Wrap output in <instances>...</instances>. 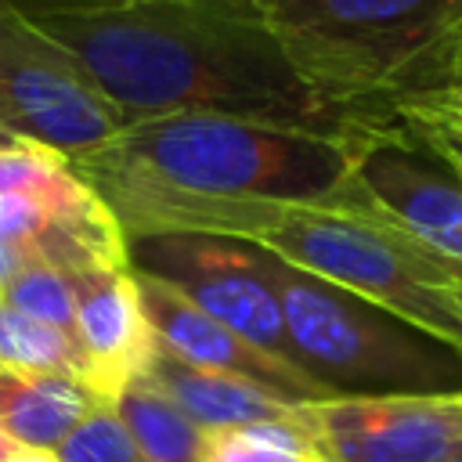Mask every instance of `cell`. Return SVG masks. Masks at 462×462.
<instances>
[{
  "label": "cell",
  "instance_id": "cell-1",
  "mask_svg": "<svg viewBox=\"0 0 462 462\" xmlns=\"http://www.w3.org/2000/svg\"><path fill=\"white\" fill-rule=\"evenodd\" d=\"M51 36L130 123L227 116L346 141L383 112L321 97L289 65L256 0H126L25 18Z\"/></svg>",
  "mask_w": 462,
  "mask_h": 462
},
{
  "label": "cell",
  "instance_id": "cell-2",
  "mask_svg": "<svg viewBox=\"0 0 462 462\" xmlns=\"http://www.w3.org/2000/svg\"><path fill=\"white\" fill-rule=\"evenodd\" d=\"M90 191H148L199 202H354L346 144L303 130L227 119L159 116L72 162Z\"/></svg>",
  "mask_w": 462,
  "mask_h": 462
},
{
  "label": "cell",
  "instance_id": "cell-3",
  "mask_svg": "<svg viewBox=\"0 0 462 462\" xmlns=\"http://www.w3.org/2000/svg\"><path fill=\"white\" fill-rule=\"evenodd\" d=\"M300 372L328 397H462V350L256 245Z\"/></svg>",
  "mask_w": 462,
  "mask_h": 462
},
{
  "label": "cell",
  "instance_id": "cell-4",
  "mask_svg": "<svg viewBox=\"0 0 462 462\" xmlns=\"http://www.w3.org/2000/svg\"><path fill=\"white\" fill-rule=\"evenodd\" d=\"M289 65L321 97L350 112L437 87V51L462 0H256Z\"/></svg>",
  "mask_w": 462,
  "mask_h": 462
},
{
  "label": "cell",
  "instance_id": "cell-5",
  "mask_svg": "<svg viewBox=\"0 0 462 462\" xmlns=\"http://www.w3.org/2000/svg\"><path fill=\"white\" fill-rule=\"evenodd\" d=\"M346 159L357 188L462 285V170L401 116H368L350 130Z\"/></svg>",
  "mask_w": 462,
  "mask_h": 462
},
{
  "label": "cell",
  "instance_id": "cell-6",
  "mask_svg": "<svg viewBox=\"0 0 462 462\" xmlns=\"http://www.w3.org/2000/svg\"><path fill=\"white\" fill-rule=\"evenodd\" d=\"M126 130L94 79L36 25L0 7V137L76 162Z\"/></svg>",
  "mask_w": 462,
  "mask_h": 462
},
{
  "label": "cell",
  "instance_id": "cell-7",
  "mask_svg": "<svg viewBox=\"0 0 462 462\" xmlns=\"http://www.w3.org/2000/svg\"><path fill=\"white\" fill-rule=\"evenodd\" d=\"M126 238V267L144 274L191 307L253 343L274 361L292 368L296 354L285 332V318L278 296L263 282L256 267V245L242 238L220 235H184V231H148V235H123ZM307 375V372H303Z\"/></svg>",
  "mask_w": 462,
  "mask_h": 462
},
{
  "label": "cell",
  "instance_id": "cell-8",
  "mask_svg": "<svg viewBox=\"0 0 462 462\" xmlns=\"http://www.w3.org/2000/svg\"><path fill=\"white\" fill-rule=\"evenodd\" d=\"M314 462H448L462 451V397H328L296 404Z\"/></svg>",
  "mask_w": 462,
  "mask_h": 462
},
{
  "label": "cell",
  "instance_id": "cell-9",
  "mask_svg": "<svg viewBox=\"0 0 462 462\" xmlns=\"http://www.w3.org/2000/svg\"><path fill=\"white\" fill-rule=\"evenodd\" d=\"M134 282H137L144 321H148V328L155 336V346L162 354H170V357H177L191 368H202V372H217V375L253 383V386L274 393L285 404L328 401V393L310 375H303L300 368H292L285 361L267 357L263 350H256L253 343H245L242 336H235L231 328H224L209 314H202L199 307H191L173 289H166V285H159L144 274H134Z\"/></svg>",
  "mask_w": 462,
  "mask_h": 462
},
{
  "label": "cell",
  "instance_id": "cell-10",
  "mask_svg": "<svg viewBox=\"0 0 462 462\" xmlns=\"http://www.w3.org/2000/svg\"><path fill=\"white\" fill-rule=\"evenodd\" d=\"M72 339L83 357V386L97 401L112 404L123 386L144 375L155 354V336L144 321L130 267L76 278Z\"/></svg>",
  "mask_w": 462,
  "mask_h": 462
},
{
  "label": "cell",
  "instance_id": "cell-11",
  "mask_svg": "<svg viewBox=\"0 0 462 462\" xmlns=\"http://www.w3.org/2000/svg\"><path fill=\"white\" fill-rule=\"evenodd\" d=\"M144 379L166 393L202 433H220V430H245V426H260V422H282L292 415L296 404L278 401L274 393L231 379V375H217V372H202L191 368L170 354H162L155 346Z\"/></svg>",
  "mask_w": 462,
  "mask_h": 462
},
{
  "label": "cell",
  "instance_id": "cell-12",
  "mask_svg": "<svg viewBox=\"0 0 462 462\" xmlns=\"http://www.w3.org/2000/svg\"><path fill=\"white\" fill-rule=\"evenodd\" d=\"M97 404L72 375H22L0 368V430L18 448L54 451Z\"/></svg>",
  "mask_w": 462,
  "mask_h": 462
},
{
  "label": "cell",
  "instance_id": "cell-13",
  "mask_svg": "<svg viewBox=\"0 0 462 462\" xmlns=\"http://www.w3.org/2000/svg\"><path fill=\"white\" fill-rule=\"evenodd\" d=\"M112 411L141 462H202L206 433L144 375L119 390Z\"/></svg>",
  "mask_w": 462,
  "mask_h": 462
},
{
  "label": "cell",
  "instance_id": "cell-14",
  "mask_svg": "<svg viewBox=\"0 0 462 462\" xmlns=\"http://www.w3.org/2000/svg\"><path fill=\"white\" fill-rule=\"evenodd\" d=\"M0 368L22 375H72L83 383V357L69 332L43 325L0 300Z\"/></svg>",
  "mask_w": 462,
  "mask_h": 462
},
{
  "label": "cell",
  "instance_id": "cell-15",
  "mask_svg": "<svg viewBox=\"0 0 462 462\" xmlns=\"http://www.w3.org/2000/svg\"><path fill=\"white\" fill-rule=\"evenodd\" d=\"M0 300L72 336V325H76V278L72 274L51 263H40V260H22V267L14 271Z\"/></svg>",
  "mask_w": 462,
  "mask_h": 462
},
{
  "label": "cell",
  "instance_id": "cell-16",
  "mask_svg": "<svg viewBox=\"0 0 462 462\" xmlns=\"http://www.w3.org/2000/svg\"><path fill=\"white\" fill-rule=\"evenodd\" d=\"M202 462H314V455L296 430V419L289 415L282 422L206 433Z\"/></svg>",
  "mask_w": 462,
  "mask_h": 462
},
{
  "label": "cell",
  "instance_id": "cell-17",
  "mask_svg": "<svg viewBox=\"0 0 462 462\" xmlns=\"http://www.w3.org/2000/svg\"><path fill=\"white\" fill-rule=\"evenodd\" d=\"M72 177V162L58 152L0 137V199H43Z\"/></svg>",
  "mask_w": 462,
  "mask_h": 462
},
{
  "label": "cell",
  "instance_id": "cell-18",
  "mask_svg": "<svg viewBox=\"0 0 462 462\" xmlns=\"http://www.w3.org/2000/svg\"><path fill=\"white\" fill-rule=\"evenodd\" d=\"M58 462H141L112 404H97L58 448Z\"/></svg>",
  "mask_w": 462,
  "mask_h": 462
},
{
  "label": "cell",
  "instance_id": "cell-19",
  "mask_svg": "<svg viewBox=\"0 0 462 462\" xmlns=\"http://www.w3.org/2000/svg\"><path fill=\"white\" fill-rule=\"evenodd\" d=\"M390 112L401 116L404 123H411L415 130H422V134H430L444 144L462 148V79L444 87V90L404 97V101L390 105Z\"/></svg>",
  "mask_w": 462,
  "mask_h": 462
},
{
  "label": "cell",
  "instance_id": "cell-20",
  "mask_svg": "<svg viewBox=\"0 0 462 462\" xmlns=\"http://www.w3.org/2000/svg\"><path fill=\"white\" fill-rule=\"evenodd\" d=\"M126 0H0V7L32 18V14H69V11H101V7H116Z\"/></svg>",
  "mask_w": 462,
  "mask_h": 462
},
{
  "label": "cell",
  "instance_id": "cell-21",
  "mask_svg": "<svg viewBox=\"0 0 462 462\" xmlns=\"http://www.w3.org/2000/svg\"><path fill=\"white\" fill-rule=\"evenodd\" d=\"M458 79H462V18L451 25V32L444 36V43L437 51V87L433 90H444Z\"/></svg>",
  "mask_w": 462,
  "mask_h": 462
},
{
  "label": "cell",
  "instance_id": "cell-22",
  "mask_svg": "<svg viewBox=\"0 0 462 462\" xmlns=\"http://www.w3.org/2000/svg\"><path fill=\"white\" fill-rule=\"evenodd\" d=\"M18 267H22V253L11 249V245L0 238V296H4V289H7V282L14 278Z\"/></svg>",
  "mask_w": 462,
  "mask_h": 462
},
{
  "label": "cell",
  "instance_id": "cell-23",
  "mask_svg": "<svg viewBox=\"0 0 462 462\" xmlns=\"http://www.w3.org/2000/svg\"><path fill=\"white\" fill-rule=\"evenodd\" d=\"M0 462H58L54 451H36V448H14Z\"/></svg>",
  "mask_w": 462,
  "mask_h": 462
},
{
  "label": "cell",
  "instance_id": "cell-24",
  "mask_svg": "<svg viewBox=\"0 0 462 462\" xmlns=\"http://www.w3.org/2000/svg\"><path fill=\"white\" fill-rule=\"evenodd\" d=\"M408 126H411V123H408ZM426 137H430V134H426ZM430 141H437V137H430ZM437 144H440V148L458 162V170H462V148H458V144H444V141H437Z\"/></svg>",
  "mask_w": 462,
  "mask_h": 462
},
{
  "label": "cell",
  "instance_id": "cell-25",
  "mask_svg": "<svg viewBox=\"0 0 462 462\" xmlns=\"http://www.w3.org/2000/svg\"><path fill=\"white\" fill-rule=\"evenodd\" d=\"M14 448H18V444H14V440H7V437H4V430H0V458H4L7 451H14Z\"/></svg>",
  "mask_w": 462,
  "mask_h": 462
},
{
  "label": "cell",
  "instance_id": "cell-26",
  "mask_svg": "<svg viewBox=\"0 0 462 462\" xmlns=\"http://www.w3.org/2000/svg\"><path fill=\"white\" fill-rule=\"evenodd\" d=\"M451 296H455V303H458V310H462V285H455V289H451Z\"/></svg>",
  "mask_w": 462,
  "mask_h": 462
},
{
  "label": "cell",
  "instance_id": "cell-27",
  "mask_svg": "<svg viewBox=\"0 0 462 462\" xmlns=\"http://www.w3.org/2000/svg\"><path fill=\"white\" fill-rule=\"evenodd\" d=\"M448 462H462V451H458V455H451V458H448Z\"/></svg>",
  "mask_w": 462,
  "mask_h": 462
}]
</instances>
